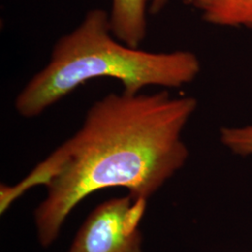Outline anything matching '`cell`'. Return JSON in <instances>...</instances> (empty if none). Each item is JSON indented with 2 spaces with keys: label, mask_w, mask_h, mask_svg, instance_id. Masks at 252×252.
Instances as JSON below:
<instances>
[{
  "label": "cell",
  "mask_w": 252,
  "mask_h": 252,
  "mask_svg": "<svg viewBox=\"0 0 252 252\" xmlns=\"http://www.w3.org/2000/svg\"><path fill=\"white\" fill-rule=\"evenodd\" d=\"M132 203L128 195L96 207L81 226L69 252H142L139 230L132 231L126 225Z\"/></svg>",
  "instance_id": "3"
},
{
  "label": "cell",
  "mask_w": 252,
  "mask_h": 252,
  "mask_svg": "<svg viewBox=\"0 0 252 252\" xmlns=\"http://www.w3.org/2000/svg\"><path fill=\"white\" fill-rule=\"evenodd\" d=\"M150 0H112L108 15L113 36L132 48H140L147 36Z\"/></svg>",
  "instance_id": "4"
},
{
  "label": "cell",
  "mask_w": 252,
  "mask_h": 252,
  "mask_svg": "<svg viewBox=\"0 0 252 252\" xmlns=\"http://www.w3.org/2000/svg\"></svg>",
  "instance_id": "8"
},
{
  "label": "cell",
  "mask_w": 252,
  "mask_h": 252,
  "mask_svg": "<svg viewBox=\"0 0 252 252\" xmlns=\"http://www.w3.org/2000/svg\"><path fill=\"white\" fill-rule=\"evenodd\" d=\"M201 69L198 56L189 51L153 53L126 45L113 36L108 13L92 9L57 40L49 63L19 93L14 107L20 116L36 118L92 80H118L124 92L138 94L149 86L180 88Z\"/></svg>",
  "instance_id": "2"
},
{
  "label": "cell",
  "mask_w": 252,
  "mask_h": 252,
  "mask_svg": "<svg viewBox=\"0 0 252 252\" xmlns=\"http://www.w3.org/2000/svg\"><path fill=\"white\" fill-rule=\"evenodd\" d=\"M170 1L171 0H150L149 12L151 14H157V13L161 12ZM182 1L185 4H189L191 0H182Z\"/></svg>",
  "instance_id": "7"
},
{
  "label": "cell",
  "mask_w": 252,
  "mask_h": 252,
  "mask_svg": "<svg viewBox=\"0 0 252 252\" xmlns=\"http://www.w3.org/2000/svg\"><path fill=\"white\" fill-rule=\"evenodd\" d=\"M189 5L212 26L252 29V0H191Z\"/></svg>",
  "instance_id": "5"
},
{
  "label": "cell",
  "mask_w": 252,
  "mask_h": 252,
  "mask_svg": "<svg viewBox=\"0 0 252 252\" xmlns=\"http://www.w3.org/2000/svg\"><path fill=\"white\" fill-rule=\"evenodd\" d=\"M221 144L235 155L252 156V124L243 126H224L220 131Z\"/></svg>",
  "instance_id": "6"
},
{
  "label": "cell",
  "mask_w": 252,
  "mask_h": 252,
  "mask_svg": "<svg viewBox=\"0 0 252 252\" xmlns=\"http://www.w3.org/2000/svg\"><path fill=\"white\" fill-rule=\"evenodd\" d=\"M192 96L111 93L87 110L81 128L17 184L1 185L0 212L28 189L46 188L34 213L39 243L58 237L74 207L92 193L123 187L132 200L151 197L189 157L184 128L197 109Z\"/></svg>",
  "instance_id": "1"
}]
</instances>
